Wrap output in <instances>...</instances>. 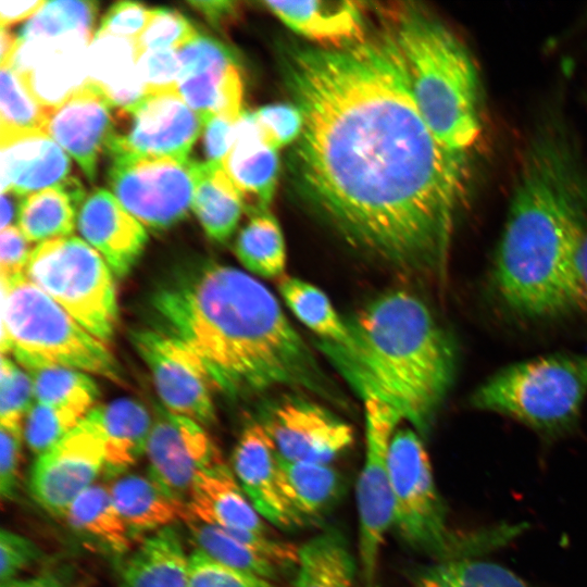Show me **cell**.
<instances>
[{
    "label": "cell",
    "mask_w": 587,
    "mask_h": 587,
    "mask_svg": "<svg viewBox=\"0 0 587 587\" xmlns=\"http://www.w3.org/2000/svg\"><path fill=\"white\" fill-rule=\"evenodd\" d=\"M286 495L305 521L324 510L338 489V476L330 464L291 462L280 457Z\"/></svg>",
    "instance_id": "cell-39"
},
{
    "label": "cell",
    "mask_w": 587,
    "mask_h": 587,
    "mask_svg": "<svg viewBox=\"0 0 587 587\" xmlns=\"http://www.w3.org/2000/svg\"><path fill=\"white\" fill-rule=\"evenodd\" d=\"M109 489L133 537L171 526L186 510V504L170 496L149 474L123 473Z\"/></svg>",
    "instance_id": "cell-30"
},
{
    "label": "cell",
    "mask_w": 587,
    "mask_h": 587,
    "mask_svg": "<svg viewBox=\"0 0 587 587\" xmlns=\"http://www.w3.org/2000/svg\"><path fill=\"white\" fill-rule=\"evenodd\" d=\"M120 587H188L189 555L171 525L146 536L123 560Z\"/></svg>",
    "instance_id": "cell-28"
},
{
    "label": "cell",
    "mask_w": 587,
    "mask_h": 587,
    "mask_svg": "<svg viewBox=\"0 0 587 587\" xmlns=\"http://www.w3.org/2000/svg\"><path fill=\"white\" fill-rule=\"evenodd\" d=\"M137 71L146 95L177 90L178 50H151L137 54Z\"/></svg>",
    "instance_id": "cell-47"
},
{
    "label": "cell",
    "mask_w": 587,
    "mask_h": 587,
    "mask_svg": "<svg viewBox=\"0 0 587 587\" xmlns=\"http://www.w3.org/2000/svg\"><path fill=\"white\" fill-rule=\"evenodd\" d=\"M42 558V551L30 539L9 529L0 532V582L7 583L16 574Z\"/></svg>",
    "instance_id": "cell-50"
},
{
    "label": "cell",
    "mask_w": 587,
    "mask_h": 587,
    "mask_svg": "<svg viewBox=\"0 0 587 587\" xmlns=\"http://www.w3.org/2000/svg\"><path fill=\"white\" fill-rule=\"evenodd\" d=\"M26 371L36 402L74 409L85 415L95 408L100 391L88 373L60 365H39Z\"/></svg>",
    "instance_id": "cell-37"
},
{
    "label": "cell",
    "mask_w": 587,
    "mask_h": 587,
    "mask_svg": "<svg viewBox=\"0 0 587 587\" xmlns=\"http://www.w3.org/2000/svg\"><path fill=\"white\" fill-rule=\"evenodd\" d=\"M223 166L241 193L249 213L268 210L279 171L277 149L270 146L254 112L242 111Z\"/></svg>",
    "instance_id": "cell-24"
},
{
    "label": "cell",
    "mask_w": 587,
    "mask_h": 587,
    "mask_svg": "<svg viewBox=\"0 0 587 587\" xmlns=\"http://www.w3.org/2000/svg\"><path fill=\"white\" fill-rule=\"evenodd\" d=\"M108 155L107 178L112 193L145 227L168 229L192 210L195 160L128 152Z\"/></svg>",
    "instance_id": "cell-10"
},
{
    "label": "cell",
    "mask_w": 587,
    "mask_h": 587,
    "mask_svg": "<svg viewBox=\"0 0 587 587\" xmlns=\"http://www.w3.org/2000/svg\"><path fill=\"white\" fill-rule=\"evenodd\" d=\"M85 197V190L75 177L62 185L30 193L22 199L18 228L29 242L70 237Z\"/></svg>",
    "instance_id": "cell-32"
},
{
    "label": "cell",
    "mask_w": 587,
    "mask_h": 587,
    "mask_svg": "<svg viewBox=\"0 0 587 587\" xmlns=\"http://www.w3.org/2000/svg\"><path fill=\"white\" fill-rule=\"evenodd\" d=\"M1 587H67L66 582L58 574L45 573L25 579H12Z\"/></svg>",
    "instance_id": "cell-56"
},
{
    "label": "cell",
    "mask_w": 587,
    "mask_h": 587,
    "mask_svg": "<svg viewBox=\"0 0 587 587\" xmlns=\"http://www.w3.org/2000/svg\"><path fill=\"white\" fill-rule=\"evenodd\" d=\"M236 122L224 115L207 120L202 132L204 161L222 162L225 159L234 142Z\"/></svg>",
    "instance_id": "cell-53"
},
{
    "label": "cell",
    "mask_w": 587,
    "mask_h": 587,
    "mask_svg": "<svg viewBox=\"0 0 587 587\" xmlns=\"http://www.w3.org/2000/svg\"><path fill=\"white\" fill-rule=\"evenodd\" d=\"M586 397L587 355L555 353L502 369L474 390L470 403L558 435L574 425Z\"/></svg>",
    "instance_id": "cell-8"
},
{
    "label": "cell",
    "mask_w": 587,
    "mask_h": 587,
    "mask_svg": "<svg viewBox=\"0 0 587 587\" xmlns=\"http://www.w3.org/2000/svg\"><path fill=\"white\" fill-rule=\"evenodd\" d=\"M364 417L365 453L357 484L358 549L363 587H375L380 551L392 526L388 453L402 420L375 398L364 399Z\"/></svg>",
    "instance_id": "cell-11"
},
{
    "label": "cell",
    "mask_w": 587,
    "mask_h": 587,
    "mask_svg": "<svg viewBox=\"0 0 587 587\" xmlns=\"http://www.w3.org/2000/svg\"><path fill=\"white\" fill-rule=\"evenodd\" d=\"M23 435V429L0 425V495L3 500H13L17 494Z\"/></svg>",
    "instance_id": "cell-51"
},
{
    "label": "cell",
    "mask_w": 587,
    "mask_h": 587,
    "mask_svg": "<svg viewBox=\"0 0 587 587\" xmlns=\"http://www.w3.org/2000/svg\"><path fill=\"white\" fill-rule=\"evenodd\" d=\"M130 341L148 366L166 410L202 426L214 422V388L190 351L152 328L132 330Z\"/></svg>",
    "instance_id": "cell-14"
},
{
    "label": "cell",
    "mask_w": 587,
    "mask_h": 587,
    "mask_svg": "<svg viewBox=\"0 0 587 587\" xmlns=\"http://www.w3.org/2000/svg\"><path fill=\"white\" fill-rule=\"evenodd\" d=\"M34 388L26 370L5 354L1 355L0 425L23 429V421L33 407Z\"/></svg>",
    "instance_id": "cell-43"
},
{
    "label": "cell",
    "mask_w": 587,
    "mask_h": 587,
    "mask_svg": "<svg viewBox=\"0 0 587 587\" xmlns=\"http://www.w3.org/2000/svg\"><path fill=\"white\" fill-rule=\"evenodd\" d=\"M283 74L303 118L288 161L297 192L354 247L442 270L470 172L422 117L387 28L289 49Z\"/></svg>",
    "instance_id": "cell-1"
},
{
    "label": "cell",
    "mask_w": 587,
    "mask_h": 587,
    "mask_svg": "<svg viewBox=\"0 0 587 587\" xmlns=\"http://www.w3.org/2000/svg\"><path fill=\"white\" fill-rule=\"evenodd\" d=\"M233 472L264 521L283 528L305 522L286 495L280 455L262 423L249 424L242 430L234 450Z\"/></svg>",
    "instance_id": "cell-19"
},
{
    "label": "cell",
    "mask_w": 587,
    "mask_h": 587,
    "mask_svg": "<svg viewBox=\"0 0 587 587\" xmlns=\"http://www.w3.org/2000/svg\"><path fill=\"white\" fill-rule=\"evenodd\" d=\"M262 4L295 33L344 48L365 38L364 20L353 1H264Z\"/></svg>",
    "instance_id": "cell-26"
},
{
    "label": "cell",
    "mask_w": 587,
    "mask_h": 587,
    "mask_svg": "<svg viewBox=\"0 0 587 587\" xmlns=\"http://www.w3.org/2000/svg\"><path fill=\"white\" fill-rule=\"evenodd\" d=\"M89 35L18 40L10 64L47 109L61 104L88 82Z\"/></svg>",
    "instance_id": "cell-18"
},
{
    "label": "cell",
    "mask_w": 587,
    "mask_h": 587,
    "mask_svg": "<svg viewBox=\"0 0 587 587\" xmlns=\"http://www.w3.org/2000/svg\"><path fill=\"white\" fill-rule=\"evenodd\" d=\"M98 10V3L93 1H45L21 27L17 39L59 38L76 34L95 37Z\"/></svg>",
    "instance_id": "cell-40"
},
{
    "label": "cell",
    "mask_w": 587,
    "mask_h": 587,
    "mask_svg": "<svg viewBox=\"0 0 587 587\" xmlns=\"http://www.w3.org/2000/svg\"><path fill=\"white\" fill-rule=\"evenodd\" d=\"M587 210V165L557 114L539 122L523 151L492 271L496 291L529 319L564 313L562 287Z\"/></svg>",
    "instance_id": "cell-3"
},
{
    "label": "cell",
    "mask_w": 587,
    "mask_h": 587,
    "mask_svg": "<svg viewBox=\"0 0 587 587\" xmlns=\"http://www.w3.org/2000/svg\"><path fill=\"white\" fill-rule=\"evenodd\" d=\"M216 28L226 27L238 16V3L234 1H189Z\"/></svg>",
    "instance_id": "cell-54"
},
{
    "label": "cell",
    "mask_w": 587,
    "mask_h": 587,
    "mask_svg": "<svg viewBox=\"0 0 587 587\" xmlns=\"http://www.w3.org/2000/svg\"><path fill=\"white\" fill-rule=\"evenodd\" d=\"M266 142L278 149L295 142L302 130L301 112L292 104H268L254 111Z\"/></svg>",
    "instance_id": "cell-48"
},
{
    "label": "cell",
    "mask_w": 587,
    "mask_h": 587,
    "mask_svg": "<svg viewBox=\"0 0 587 587\" xmlns=\"http://www.w3.org/2000/svg\"><path fill=\"white\" fill-rule=\"evenodd\" d=\"M198 550L232 567L273 580L297 565L298 547L268 534L226 530L195 516L186 505L182 519Z\"/></svg>",
    "instance_id": "cell-22"
},
{
    "label": "cell",
    "mask_w": 587,
    "mask_h": 587,
    "mask_svg": "<svg viewBox=\"0 0 587 587\" xmlns=\"http://www.w3.org/2000/svg\"><path fill=\"white\" fill-rule=\"evenodd\" d=\"M392 526L410 546L439 560L473 558L503 545L519 529L501 525L458 537L447 523L428 453L413 428L397 429L388 453Z\"/></svg>",
    "instance_id": "cell-7"
},
{
    "label": "cell",
    "mask_w": 587,
    "mask_h": 587,
    "mask_svg": "<svg viewBox=\"0 0 587 587\" xmlns=\"http://www.w3.org/2000/svg\"><path fill=\"white\" fill-rule=\"evenodd\" d=\"M416 587H533L509 569L485 560L452 558L427 566Z\"/></svg>",
    "instance_id": "cell-38"
},
{
    "label": "cell",
    "mask_w": 587,
    "mask_h": 587,
    "mask_svg": "<svg viewBox=\"0 0 587 587\" xmlns=\"http://www.w3.org/2000/svg\"><path fill=\"white\" fill-rule=\"evenodd\" d=\"M195 176L192 211L208 237L223 243L246 209L243 198L222 162L195 160Z\"/></svg>",
    "instance_id": "cell-31"
},
{
    "label": "cell",
    "mask_w": 587,
    "mask_h": 587,
    "mask_svg": "<svg viewBox=\"0 0 587 587\" xmlns=\"http://www.w3.org/2000/svg\"><path fill=\"white\" fill-rule=\"evenodd\" d=\"M146 454L149 475L175 500L187 505L197 475L222 461L203 426L157 407Z\"/></svg>",
    "instance_id": "cell-15"
},
{
    "label": "cell",
    "mask_w": 587,
    "mask_h": 587,
    "mask_svg": "<svg viewBox=\"0 0 587 587\" xmlns=\"http://www.w3.org/2000/svg\"><path fill=\"white\" fill-rule=\"evenodd\" d=\"M76 226L117 277L126 276L142 254L148 234L107 189L98 188L82 202Z\"/></svg>",
    "instance_id": "cell-21"
},
{
    "label": "cell",
    "mask_w": 587,
    "mask_h": 587,
    "mask_svg": "<svg viewBox=\"0 0 587 587\" xmlns=\"http://www.w3.org/2000/svg\"><path fill=\"white\" fill-rule=\"evenodd\" d=\"M88 82L99 87L115 109H126L145 96L137 71L135 40L95 35L87 55Z\"/></svg>",
    "instance_id": "cell-29"
},
{
    "label": "cell",
    "mask_w": 587,
    "mask_h": 587,
    "mask_svg": "<svg viewBox=\"0 0 587 587\" xmlns=\"http://www.w3.org/2000/svg\"><path fill=\"white\" fill-rule=\"evenodd\" d=\"M199 34L179 12L165 8L151 10L142 33L136 38L137 54L151 50H179Z\"/></svg>",
    "instance_id": "cell-44"
},
{
    "label": "cell",
    "mask_w": 587,
    "mask_h": 587,
    "mask_svg": "<svg viewBox=\"0 0 587 587\" xmlns=\"http://www.w3.org/2000/svg\"><path fill=\"white\" fill-rule=\"evenodd\" d=\"M346 322V347H319L363 400L375 398L426 432L455 369L452 341L429 308L414 294L395 289Z\"/></svg>",
    "instance_id": "cell-4"
},
{
    "label": "cell",
    "mask_w": 587,
    "mask_h": 587,
    "mask_svg": "<svg viewBox=\"0 0 587 587\" xmlns=\"http://www.w3.org/2000/svg\"><path fill=\"white\" fill-rule=\"evenodd\" d=\"M114 109L104 92L87 82L49 111L45 133L78 163L91 183L112 134Z\"/></svg>",
    "instance_id": "cell-20"
},
{
    "label": "cell",
    "mask_w": 587,
    "mask_h": 587,
    "mask_svg": "<svg viewBox=\"0 0 587 587\" xmlns=\"http://www.w3.org/2000/svg\"><path fill=\"white\" fill-rule=\"evenodd\" d=\"M188 587H280L273 580L223 564L200 550L189 554Z\"/></svg>",
    "instance_id": "cell-45"
},
{
    "label": "cell",
    "mask_w": 587,
    "mask_h": 587,
    "mask_svg": "<svg viewBox=\"0 0 587 587\" xmlns=\"http://www.w3.org/2000/svg\"><path fill=\"white\" fill-rule=\"evenodd\" d=\"M64 519L78 534L114 554H126L134 538L111 497L109 486L93 484L68 508Z\"/></svg>",
    "instance_id": "cell-33"
},
{
    "label": "cell",
    "mask_w": 587,
    "mask_h": 587,
    "mask_svg": "<svg viewBox=\"0 0 587 587\" xmlns=\"http://www.w3.org/2000/svg\"><path fill=\"white\" fill-rule=\"evenodd\" d=\"M86 415L77 410L34 403L24 421L23 434L29 450L40 455L74 429Z\"/></svg>",
    "instance_id": "cell-42"
},
{
    "label": "cell",
    "mask_w": 587,
    "mask_h": 587,
    "mask_svg": "<svg viewBox=\"0 0 587 587\" xmlns=\"http://www.w3.org/2000/svg\"><path fill=\"white\" fill-rule=\"evenodd\" d=\"M389 32L425 123L469 171L483 134V95L475 62L440 20L416 5L396 10Z\"/></svg>",
    "instance_id": "cell-5"
},
{
    "label": "cell",
    "mask_w": 587,
    "mask_h": 587,
    "mask_svg": "<svg viewBox=\"0 0 587 587\" xmlns=\"http://www.w3.org/2000/svg\"><path fill=\"white\" fill-rule=\"evenodd\" d=\"M17 46V35L12 34L9 28L1 27L0 33V61L1 65L10 64Z\"/></svg>",
    "instance_id": "cell-58"
},
{
    "label": "cell",
    "mask_w": 587,
    "mask_h": 587,
    "mask_svg": "<svg viewBox=\"0 0 587 587\" xmlns=\"http://www.w3.org/2000/svg\"><path fill=\"white\" fill-rule=\"evenodd\" d=\"M151 10L138 2L114 3L103 15L95 35H110L136 40L147 26Z\"/></svg>",
    "instance_id": "cell-49"
},
{
    "label": "cell",
    "mask_w": 587,
    "mask_h": 587,
    "mask_svg": "<svg viewBox=\"0 0 587 587\" xmlns=\"http://www.w3.org/2000/svg\"><path fill=\"white\" fill-rule=\"evenodd\" d=\"M1 351L25 370L60 365L123 385V372L104 342L77 323L26 274L1 278Z\"/></svg>",
    "instance_id": "cell-6"
},
{
    "label": "cell",
    "mask_w": 587,
    "mask_h": 587,
    "mask_svg": "<svg viewBox=\"0 0 587 587\" xmlns=\"http://www.w3.org/2000/svg\"><path fill=\"white\" fill-rule=\"evenodd\" d=\"M207 118L192 110L178 90L146 95L114 114L107 154L128 152L189 160Z\"/></svg>",
    "instance_id": "cell-12"
},
{
    "label": "cell",
    "mask_w": 587,
    "mask_h": 587,
    "mask_svg": "<svg viewBox=\"0 0 587 587\" xmlns=\"http://www.w3.org/2000/svg\"><path fill=\"white\" fill-rule=\"evenodd\" d=\"M112 271L84 239L70 236L38 243L25 274L87 332L109 341L118 317Z\"/></svg>",
    "instance_id": "cell-9"
},
{
    "label": "cell",
    "mask_w": 587,
    "mask_h": 587,
    "mask_svg": "<svg viewBox=\"0 0 587 587\" xmlns=\"http://www.w3.org/2000/svg\"><path fill=\"white\" fill-rule=\"evenodd\" d=\"M295 587H354L355 561L339 534L326 532L298 547Z\"/></svg>",
    "instance_id": "cell-34"
},
{
    "label": "cell",
    "mask_w": 587,
    "mask_h": 587,
    "mask_svg": "<svg viewBox=\"0 0 587 587\" xmlns=\"http://www.w3.org/2000/svg\"><path fill=\"white\" fill-rule=\"evenodd\" d=\"M29 241L15 225L1 229L0 270L1 278L25 274L32 253Z\"/></svg>",
    "instance_id": "cell-52"
},
{
    "label": "cell",
    "mask_w": 587,
    "mask_h": 587,
    "mask_svg": "<svg viewBox=\"0 0 587 587\" xmlns=\"http://www.w3.org/2000/svg\"><path fill=\"white\" fill-rule=\"evenodd\" d=\"M98 427L105 450L104 473L115 478L146 453L153 419L138 400L122 398L95 407L87 415Z\"/></svg>",
    "instance_id": "cell-27"
},
{
    "label": "cell",
    "mask_w": 587,
    "mask_h": 587,
    "mask_svg": "<svg viewBox=\"0 0 587 587\" xmlns=\"http://www.w3.org/2000/svg\"><path fill=\"white\" fill-rule=\"evenodd\" d=\"M187 509L201 521L226 530L268 534L265 521L223 460L197 475Z\"/></svg>",
    "instance_id": "cell-25"
},
{
    "label": "cell",
    "mask_w": 587,
    "mask_h": 587,
    "mask_svg": "<svg viewBox=\"0 0 587 587\" xmlns=\"http://www.w3.org/2000/svg\"><path fill=\"white\" fill-rule=\"evenodd\" d=\"M45 3L42 0H1L0 1V24L1 27H9L27 17H32Z\"/></svg>",
    "instance_id": "cell-55"
},
{
    "label": "cell",
    "mask_w": 587,
    "mask_h": 587,
    "mask_svg": "<svg viewBox=\"0 0 587 587\" xmlns=\"http://www.w3.org/2000/svg\"><path fill=\"white\" fill-rule=\"evenodd\" d=\"M562 299L564 313H587V210L577 225L567 257Z\"/></svg>",
    "instance_id": "cell-46"
},
{
    "label": "cell",
    "mask_w": 587,
    "mask_h": 587,
    "mask_svg": "<svg viewBox=\"0 0 587 587\" xmlns=\"http://www.w3.org/2000/svg\"><path fill=\"white\" fill-rule=\"evenodd\" d=\"M177 90L204 118L224 115L238 121L242 113L243 83L235 53L214 38L198 35L178 50Z\"/></svg>",
    "instance_id": "cell-16"
},
{
    "label": "cell",
    "mask_w": 587,
    "mask_h": 587,
    "mask_svg": "<svg viewBox=\"0 0 587 587\" xmlns=\"http://www.w3.org/2000/svg\"><path fill=\"white\" fill-rule=\"evenodd\" d=\"M1 192L26 197L72 176L68 154L41 130H0Z\"/></svg>",
    "instance_id": "cell-23"
},
{
    "label": "cell",
    "mask_w": 587,
    "mask_h": 587,
    "mask_svg": "<svg viewBox=\"0 0 587 587\" xmlns=\"http://www.w3.org/2000/svg\"><path fill=\"white\" fill-rule=\"evenodd\" d=\"M105 450L98 427L87 416L52 448L37 457L29 478L36 502L64 517L71 504L104 471Z\"/></svg>",
    "instance_id": "cell-13"
},
{
    "label": "cell",
    "mask_w": 587,
    "mask_h": 587,
    "mask_svg": "<svg viewBox=\"0 0 587 587\" xmlns=\"http://www.w3.org/2000/svg\"><path fill=\"white\" fill-rule=\"evenodd\" d=\"M262 425L279 455L291 462L330 464L353 441V430L321 405L287 398L273 405Z\"/></svg>",
    "instance_id": "cell-17"
},
{
    "label": "cell",
    "mask_w": 587,
    "mask_h": 587,
    "mask_svg": "<svg viewBox=\"0 0 587 587\" xmlns=\"http://www.w3.org/2000/svg\"><path fill=\"white\" fill-rule=\"evenodd\" d=\"M278 287L290 311L319 336V345L344 348L349 344L346 320L340 317L329 298L320 288L290 276L283 277Z\"/></svg>",
    "instance_id": "cell-35"
},
{
    "label": "cell",
    "mask_w": 587,
    "mask_h": 587,
    "mask_svg": "<svg viewBox=\"0 0 587 587\" xmlns=\"http://www.w3.org/2000/svg\"><path fill=\"white\" fill-rule=\"evenodd\" d=\"M23 198L24 197H20L12 191L1 192V229L12 226L14 221L17 222L20 205Z\"/></svg>",
    "instance_id": "cell-57"
},
{
    "label": "cell",
    "mask_w": 587,
    "mask_h": 587,
    "mask_svg": "<svg viewBox=\"0 0 587 587\" xmlns=\"http://www.w3.org/2000/svg\"><path fill=\"white\" fill-rule=\"evenodd\" d=\"M148 312L152 329L190 351L226 396L278 386L335 395L275 296L236 267L204 261L174 270L151 291Z\"/></svg>",
    "instance_id": "cell-2"
},
{
    "label": "cell",
    "mask_w": 587,
    "mask_h": 587,
    "mask_svg": "<svg viewBox=\"0 0 587 587\" xmlns=\"http://www.w3.org/2000/svg\"><path fill=\"white\" fill-rule=\"evenodd\" d=\"M240 230L235 253L251 273L266 278L280 276L286 266V247L280 226L268 210L250 213Z\"/></svg>",
    "instance_id": "cell-36"
},
{
    "label": "cell",
    "mask_w": 587,
    "mask_h": 587,
    "mask_svg": "<svg viewBox=\"0 0 587 587\" xmlns=\"http://www.w3.org/2000/svg\"><path fill=\"white\" fill-rule=\"evenodd\" d=\"M49 109L32 93L21 74L11 65H1L0 130L45 132Z\"/></svg>",
    "instance_id": "cell-41"
}]
</instances>
